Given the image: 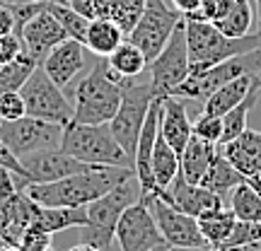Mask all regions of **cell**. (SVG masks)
<instances>
[{
	"mask_svg": "<svg viewBox=\"0 0 261 251\" xmlns=\"http://www.w3.org/2000/svg\"><path fill=\"white\" fill-rule=\"evenodd\" d=\"M22 99H24V109L27 116L34 119H44V121L58 123V126H68L73 121V102L65 97V90H61L46 70L37 65L34 73L27 77V82L22 85Z\"/></svg>",
	"mask_w": 261,
	"mask_h": 251,
	"instance_id": "cell-8",
	"label": "cell"
},
{
	"mask_svg": "<svg viewBox=\"0 0 261 251\" xmlns=\"http://www.w3.org/2000/svg\"><path fill=\"white\" fill-rule=\"evenodd\" d=\"M247 184H249V186H252L254 191H256V193L261 196V172H256L254 177H249V179H247Z\"/></svg>",
	"mask_w": 261,
	"mask_h": 251,
	"instance_id": "cell-43",
	"label": "cell"
},
{
	"mask_svg": "<svg viewBox=\"0 0 261 251\" xmlns=\"http://www.w3.org/2000/svg\"><path fill=\"white\" fill-rule=\"evenodd\" d=\"M140 198L138 179L133 177L123 181L121 186H116L109 193L99 196L87 208V225L80 227V242L97 246L99 251H109L112 242L116 239V225L121 220L123 210L133 205Z\"/></svg>",
	"mask_w": 261,
	"mask_h": 251,
	"instance_id": "cell-5",
	"label": "cell"
},
{
	"mask_svg": "<svg viewBox=\"0 0 261 251\" xmlns=\"http://www.w3.org/2000/svg\"><path fill=\"white\" fill-rule=\"evenodd\" d=\"M48 10L56 15V19L61 22V27L65 29L68 39H75L85 44V37H87V27H90V19L80 15L77 10H73L70 5H61V3H48Z\"/></svg>",
	"mask_w": 261,
	"mask_h": 251,
	"instance_id": "cell-32",
	"label": "cell"
},
{
	"mask_svg": "<svg viewBox=\"0 0 261 251\" xmlns=\"http://www.w3.org/2000/svg\"><path fill=\"white\" fill-rule=\"evenodd\" d=\"M230 210L234 213L237 220L261 222V196L244 181L237 188H232V193H230Z\"/></svg>",
	"mask_w": 261,
	"mask_h": 251,
	"instance_id": "cell-30",
	"label": "cell"
},
{
	"mask_svg": "<svg viewBox=\"0 0 261 251\" xmlns=\"http://www.w3.org/2000/svg\"><path fill=\"white\" fill-rule=\"evenodd\" d=\"M201 3L203 0H172V8L177 10L181 17H189V15H194L196 10L201 8Z\"/></svg>",
	"mask_w": 261,
	"mask_h": 251,
	"instance_id": "cell-40",
	"label": "cell"
},
{
	"mask_svg": "<svg viewBox=\"0 0 261 251\" xmlns=\"http://www.w3.org/2000/svg\"><path fill=\"white\" fill-rule=\"evenodd\" d=\"M22 167H24V177L17 181L19 188L29 186V184H48V181H58L70 174H80V172H90V169L99 167V164H87L75 159L73 155L63 152L61 148L41 150V152H32L19 157Z\"/></svg>",
	"mask_w": 261,
	"mask_h": 251,
	"instance_id": "cell-12",
	"label": "cell"
},
{
	"mask_svg": "<svg viewBox=\"0 0 261 251\" xmlns=\"http://www.w3.org/2000/svg\"><path fill=\"white\" fill-rule=\"evenodd\" d=\"M254 82H256V87H259V92H261V75L259 77H254Z\"/></svg>",
	"mask_w": 261,
	"mask_h": 251,
	"instance_id": "cell-47",
	"label": "cell"
},
{
	"mask_svg": "<svg viewBox=\"0 0 261 251\" xmlns=\"http://www.w3.org/2000/svg\"><path fill=\"white\" fill-rule=\"evenodd\" d=\"M68 251H99V249H97V246H90V244H83V242H80V244H75V246H70Z\"/></svg>",
	"mask_w": 261,
	"mask_h": 251,
	"instance_id": "cell-44",
	"label": "cell"
},
{
	"mask_svg": "<svg viewBox=\"0 0 261 251\" xmlns=\"http://www.w3.org/2000/svg\"><path fill=\"white\" fill-rule=\"evenodd\" d=\"M150 85L158 97H167L177 85L189 77V46H187V24L184 19L172 32L169 41L158 56L148 63Z\"/></svg>",
	"mask_w": 261,
	"mask_h": 251,
	"instance_id": "cell-11",
	"label": "cell"
},
{
	"mask_svg": "<svg viewBox=\"0 0 261 251\" xmlns=\"http://www.w3.org/2000/svg\"><path fill=\"white\" fill-rule=\"evenodd\" d=\"M150 208V213L158 222V230L167 246H201L203 237L198 232V222L194 215H187L177 210L174 205H169L162 196L152 193L148 198H140Z\"/></svg>",
	"mask_w": 261,
	"mask_h": 251,
	"instance_id": "cell-13",
	"label": "cell"
},
{
	"mask_svg": "<svg viewBox=\"0 0 261 251\" xmlns=\"http://www.w3.org/2000/svg\"><path fill=\"white\" fill-rule=\"evenodd\" d=\"M259 244H261V242H259Z\"/></svg>",
	"mask_w": 261,
	"mask_h": 251,
	"instance_id": "cell-52",
	"label": "cell"
},
{
	"mask_svg": "<svg viewBox=\"0 0 261 251\" xmlns=\"http://www.w3.org/2000/svg\"><path fill=\"white\" fill-rule=\"evenodd\" d=\"M187 24V46H189V75L201 73L211 65H218L232 56L247 53L261 46V32L247 37H225L213 22L184 17Z\"/></svg>",
	"mask_w": 261,
	"mask_h": 251,
	"instance_id": "cell-3",
	"label": "cell"
},
{
	"mask_svg": "<svg viewBox=\"0 0 261 251\" xmlns=\"http://www.w3.org/2000/svg\"><path fill=\"white\" fill-rule=\"evenodd\" d=\"M123 80L114 73L107 58H97L73 92V121L75 123H109L121 104Z\"/></svg>",
	"mask_w": 261,
	"mask_h": 251,
	"instance_id": "cell-2",
	"label": "cell"
},
{
	"mask_svg": "<svg viewBox=\"0 0 261 251\" xmlns=\"http://www.w3.org/2000/svg\"><path fill=\"white\" fill-rule=\"evenodd\" d=\"M0 167L12 172V174H15V181H19V179L24 177V167H22L19 157L8 148V145H5V143H3V140H0Z\"/></svg>",
	"mask_w": 261,
	"mask_h": 251,
	"instance_id": "cell-39",
	"label": "cell"
},
{
	"mask_svg": "<svg viewBox=\"0 0 261 251\" xmlns=\"http://www.w3.org/2000/svg\"><path fill=\"white\" fill-rule=\"evenodd\" d=\"M196 222H198V232L203 237V242L215 246V249H220L227 242V237L232 234L237 217H234L232 210H227L225 205H220V208L201 213L196 217Z\"/></svg>",
	"mask_w": 261,
	"mask_h": 251,
	"instance_id": "cell-23",
	"label": "cell"
},
{
	"mask_svg": "<svg viewBox=\"0 0 261 251\" xmlns=\"http://www.w3.org/2000/svg\"><path fill=\"white\" fill-rule=\"evenodd\" d=\"M27 116V109H24V99L19 92H5L0 94V119L5 121H15V119H22Z\"/></svg>",
	"mask_w": 261,
	"mask_h": 251,
	"instance_id": "cell-36",
	"label": "cell"
},
{
	"mask_svg": "<svg viewBox=\"0 0 261 251\" xmlns=\"http://www.w3.org/2000/svg\"><path fill=\"white\" fill-rule=\"evenodd\" d=\"M19 39H22L24 53H27L29 58H34L37 65H41L44 58H46L61 41L68 39V34H65V29L61 27V22L56 19V15H54L46 5L41 12H37V15L22 27Z\"/></svg>",
	"mask_w": 261,
	"mask_h": 251,
	"instance_id": "cell-15",
	"label": "cell"
},
{
	"mask_svg": "<svg viewBox=\"0 0 261 251\" xmlns=\"http://www.w3.org/2000/svg\"><path fill=\"white\" fill-rule=\"evenodd\" d=\"M41 251H56V249H51V246H46V249H41Z\"/></svg>",
	"mask_w": 261,
	"mask_h": 251,
	"instance_id": "cell-49",
	"label": "cell"
},
{
	"mask_svg": "<svg viewBox=\"0 0 261 251\" xmlns=\"http://www.w3.org/2000/svg\"><path fill=\"white\" fill-rule=\"evenodd\" d=\"M252 22H254L252 0H230L227 12L215 22V27L220 29L225 37L237 39L252 34Z\"/></svg>",
	"mask_w": 261,
	"mask_h": 251,
	"instance_id": "cell-28",
	"label": "cell"
},
{
	"mask_svg": "<svg viewBox=\"0 0 261 251\" xmlns=\"http://www.w3.org/2000/svg\"><path fill=\"white\" fill-rule=\"evenodd\" d=\"M133 177V167H94L48 184H29L22 191L44 208H85Z\"/></svg>",
	"mask_w": 261,
	"mask_h": 251,
	"instance_id": "cell-1",
	"label": "cell"
},
{
	"mask_svg": "<svg viewBox=\"0 0 261 251\" xmlns=\"http://www.w3.org/2000/svg\"><path fill=\"white\" fill-rule=\"evenodd\" d=\"M0 244H3V242H0Z\"/></svg>",
	"mask_w": 261,
	"mask_h": 251,
	"instance_id": "cell-51",
	"label": "cell"
},
{
	"mask_svg": "<svg viewBox=\"0 0 261 251\" xmlns=\"http://www.w3.org/2000/svg\"><path fill=\"white\" fill-rule=\"evenodd\" d=\"M3 3H10V5H24V3H61V5H70V0H3Z\"/></svg>",
	"mask_w": 261,
	"mask_h": 251,
	"instance_id": "cell-42",
	"label": "cell"
},
{
	"mask_svg": "<svg viewBox=\"0 0 261 251\" xmlns=\"http://www.w3.org/2000/svg\"><path fill=\"white\" fill-rule=\"evenodd\" d=\"M0 251H24V249H22V246H8V244H3Z\"/></svg>",
	"mask_w": 261,
	"mask_h": 251,
	"instance_id": "cell-45",
	"label": "cell"
},
{
	"mask_svg": "<svg viewBox=\"0 0 261 251\" xmlns=\"http://www.w3.org/2000/svg\"><path fill=\"white\" fill-rule=\"evenodd\" d=\"M160 196L169 205H174L177 210H181V213H187V215H194V217H198L205 210H213V208L223 205V198L218 193L208 191L201 184H189L181 174H177V179L169 184L167 191H162Z\"/></svg>",
	"mask_w": 261,
	"mask_h": 251,
	"instance_id": "cell-17",
	"label": "cell"
},
{
	"mask_svg": "<svg viewBox=\"0 0 261 251\" xmlns=\"http://www.w3.org/2000/svg\"><path fill=\"white\" fill-rule=\"evenodd\" d=\"M167 251H223V249H215L211 244H201V246H169Z\"/></svg>",
	"mask_w": 261,
	"mask_h": 251,
	"instance_id": "cell-41",
	"label": "cell"
},
{
	"mask_svg": "<svg viewBox=\"0 0 261 251\" xmlns=\"http://www.w3.org/2000/svg\"><path fill=\"white\" fill-rule=\"evenodd\" d=\"M215 155H218V145L191 135L187 148L181 150V155H179V174L187 179L189 184H201V179L205 177L208 167L213 164Z\"/></svg>",
	"mask_w": 261,
	"mask_h": 251,
	"instance_id": "cell-20",
	"label": "cell"
},
{
	"mask_svg": "<svg viewBox=\"0 0 261 251\" xmlns=\"http://www.w3.org/2000/svg\"><path fill=\"white\" fill-rule=\"evenodd\" d=\"M158 94L152 90L150 82H126L123 85V94H121V104L116 109V116L109 121L114 138L119 140V145L123 148V152L133 157L136 155V145H138V135L140 128L145 123L148 109L152 99Z\"/></svg>",
	"mask_w": 261,
	"mask_h": 251,
	"instance_id": "cell-7",
	"label": "cell"
},
{
	"mask_svg": "<svg viewBox=\"0 0 261 251\" xmlns=\"http://www.w3.org/2000/svg\"><path fill=\"white\" fill-rule=\"evenodd\" d=\"M227 5H230V0H203L201 8L196 10L194 15H189V17L191 19H205V22H213L215 24V22L227 12Z\"/></svg>",
	"mask_w": 261,
	"mask_h": 251,
	"instance_id": "cell-37",
	"label": "cell"
},
{
	"mask_svg": "<svg viewBox=\"0 0 261 251\" xmlns=\"http://www.w3.org/2000/svg\"><path fill=\"white\" fill-rule=\"evenodd\" d=\"M107 63H109V68H112L119 77L133 80V77H138V75L148 68V58H145V53H143L133 41L123 39L112 56H107Z\"/></svg>",
	"mask_w": 261,
	"mask_h": 251,
	"instance_id": "cell-27",
	"label": "cell"
},
{
	"mask_svg": "<svg viewBox=\"0 0 261 251\" xmlns=\"http://www.w3.org/2000/svg\"><path fill=\"white\" fill-rule=\"evenodd\" d=\"M181 19L184 17L174 8H169L165 0H145L143 15H140V19L136 22V27L130 29V34L126 39L133 41L145 53L150 63L165 48V44L169 41L172 32L177 29Z\"/></svg>",
	"mask_w": 261,
	"mask_h": 251,
	"instance_id": "cell-9",
	"label": "cell"
},
{
	"mask_svg": "<svg viewBox=\"0 0 261 251\" xmlns=\"http://www.w3.org/2000/svg\"><path fill=\"white\" fill-rule=\"evenodd\" d=\"M256 99H259V87H256V82H254L252 92L247 94L242 102L237 104V106H232V109L223 116V138H220V145L234 140L244 128H247V119H249L252 109L256 106Z\"/></svg>",
	"mask_w": 261,
	"mask_h": 251,
	"instance_id": "cell-29",
	"label": "cell"
},
{
	"mask_svg": "<svg viewBox=\"0 0 261 251\" xmlns=\"http://www.w3.org/2000/svg\"><path fill=\"white\" fill-rule=\"evenodd\" d=\"M34 58H29L27 53H19L15 61L0 65V94L5 92H19L22 85L27 82V77L34 73Z\"/></svg>",
	"mask_w": 261,
	"mask_h": 251,
	"instance_id": "cell-31",
	"label": "cell"
},
{
	"mask_svg": "<svg viewBox=\"0 0 261 251\" xmlns=\"http://www.w3.org/2000/svg\"><path fill=\"white\" fill-rule=\"evenodd\" d=\"M19 53H24L19 34H15V32H12V34H3V37H0V65L15 61Z\"/></svg>",
	"mask_w": 261,
	"mask_h": 251,
	"instance_id": "cell-38",
	"label": "cell"
},
{
	"mask_svg": "<svg viewBox=\"0 0 261 251\" xmlns=\"http://www.w3.org/2000/svg\"><path fill=\"white\" fill-rule=\"evenodd\" d=\"M143 10H145V0H109L107 17L114 19L123 29V34L128 37L130 29L136 27V22L143 15Z\"/></svg>",
	"mask_w": 261,
	"mask_h": 251,
	"instance_id": "cell-33",
	"label": "cell"
},
{
	"mask_svg": "<svg viewBox=\"0 0 261 251\" xmlns=\"http://www.w3.org/2000/svg\"><path fill=\"white\" fill-rule=\"evenodd\" d=\"M160 133L169 143V148L177 155L187 148V143L194 135V123L189 121L187 114V99L167 94L162 97V114H160Z\"/></svg>",
	"mask_w": 261,
	"mask_h": 251,
	"instance_id": "cell-18",
	"label": "cell"
},
{
	"mask_svg": "<svg viewBox=\"0 0 261 251\" xmlns=\"http://www.w3.org/2000/svg\"><path fill=\"white\" fill-rule=\"evenodd\" d=\"M126 34L123 29L109 17H94L90 19V27H87V37H85V46L92 53L94 58H107L112 56L116 46L121 44Z\"/></svg>",
	"mask_w": 261,
	"mask_h": 251,
	"instance_id": "cell-22",
	"label": "cell"
},
{
	"mask_svg": "<svg viewBox=\"0 0 261 251\" xmlns=\"http://www.w3.org/2000/svg\"><path fill=\"white\" fill-rule=\"evenodd\" d=\"M194 135L201 140H208L213 145H220V138H223V116L201 111V116L194 121Z\"/></svg>",
	"mask_w": 261,
	"mask_h": 251,
	"instance_id": "cell-35",
	"label": "cell"
},
{
	"mask_svg": "<svg viewBox=\"0 0 261 251\" xmlns=\"http://www.w3.org/2000/svg\"><path fill=\"white\" fill-rule=\"evenodd\" d=\"M244 181H247V179H244L242 174L227 162V157H225L223 152L218 150L213 164L208 167L205 177L201 179V186H205L208 191H213V193H218L223 198V196L232 193V188H237L240 184H244Z\"/></svg>",
	"mask_w": 261,
	"mask_h": 251,
	"instance_id": "cell-25",
	"label": "cell"
},
{
	"mask_svg": "<svg viewBox=\"0 0 261 251\" xmlns=\"http://www.w3.org/2000/svg\"><path fill=\"white\" fill-rule=\"evenodd\" d=\"M252 87H254V75H240V77H234V80L223 85L220 90H215V92L205 99L203 111L215 114V116H225L232 106H237L247 94L252 92Z\"/></svg>",
	"mask_w": 261,
	"mask_h": 251,
	"instance_id": "cell-24",
	"label": "cell"
},
{
	"mask_svg": "<svg viewBox=\"0 0 261 251\" xmlns=\"http://www.w3.org/2000/svg\"><path fill=\"white\" fill-rule=\"evenodd\" d=\"M256 5H259V17H261V0H256ZM259 32H261V24H259Z\"/></svg>",
	"mask_w": 261,
	"mask_h": 251,
	"instance_id": "cell-48",
	"label": "cell"
},
{
	"mask_svg": "<svg viewBox=\"0 0 261 251\" xmlns=\"http://www.w3.org/2000/svg\"><path fill=\"white\" fill-rule=\"evenodd\" d=\"M87 53H90V51H87L85 44L75 41V39H65V41H61V44L44 58L41 68L46 70V75L61 90H68V87L73 85L75 77L90 65Z\"/></svg>",
	"mask_w": 261,
	"mask_h": 251,
	"instance_id": "cell-16",
	"label": "cell"
},
{
	"mask_svg": "<svg viewBox=\"0 0 261 251\" xmlns=\"http://www.w3.org/2000/svg\"><path fill=\"white\" fill-rule=\"evenodd\" d=\"M61 138H63V126L44 121V119H34V116H22L15 121L0 119V140L17 157L61 148Z\"/></svg>",
	"mask_w": 261,
	"mask_h": 251,
	"instance_id": "cell-10",
	"label": "cell"
},
{
	"mask_svg": "<svg viewBox=\"0 0 261 251\" xmlns=\"http://www.w3.org/2000/svg\"><path fill=\"white\" fill-rule=\"evenodd\" d=\"M227 162L232 164L244 179L254 177L261 172V130L256 128H244L240 135L225 145H218Z\"/></svg>",
	"mask_w": 261,
	"mask_h": 251,
	"instance_id": "cell-19",
	"label": "cell"
},
{
	"mask_svg": "<svg viewBox=\"0 0 261 251\" xmlns=\"http://www.w3.org/2000/svg\"><path fill=\"white\" fill-rule=\"evenodd\" d=\"M61 150L73 155L80 162L99 164V167H133L119 140L114 138L109 123H75L63 126Z\"/></svg>",
	"mask_w": 261,
	"mask_h": 251,
	"instance_id": "cell-4",
	"label": "cell"
},
{
	"mask_svg": "<svg viewBox=\"0 0 261 251\" xmlns=\"http://www.w3.org/2000/svg\"><path fill=\"white\" fill-rule=\"evenodd\" d=\"M177 174H179V155L169 148V143L162 138V133H158L155 148H152V177H155L158 196L162 191H167L169 184L177 179Z\"/></svg>",
	"mask_w": 261,
	"mask_h": 251,
	"instance_id": "cell-26",
	"label": "cell"
},
{
	"mask_svg": "<svg viewBox=\"0 0 261 251\" xmlns=\"http://www.w3.org/2000/svg\"><path fill=\"white\" fill-rule=\"evenodd\" d=\"M261 242V222H244V220H237L232 234L227 237V242L220 246L223 251H242L252 244Z\"/></svg>",
	"mask_w": 261,
	"mask_h": 251,
	"instance_id": "cell-34",
	"label": "cell"
},
{
	"mask_svg": "<svg viewBox=\"0 0 261 251\" xmlns=\"http://www.w3.org/2000/svg\"><path fill=\"white\" fill-rule=\"evenodd\" d=\"M0 246H3V244H0Z\"/></svg>",
	"mask_w": 261,
	"mask_h": 251,
	"instance_id": "cell-50",
	"label": "cell"
},
{
	"mask_svg": "<svg viewBox=\"0 0 261 251\" xmlns=\"http://www.w3.org/2000/svg\"><path fill=\"white\" fill-rule=\"evenodd\" d=\"M240 75H254V77L261 75V46L252 48L247 53H240V56L227 58V61L218 65H211V68H205L201 73H191L169 94L203 104L215 90H220L223 85H227L230 80L240 77Z\"/></svg>",
	"mask_w": 261,
	"mask_h": 251,
	"instance_id": "cell-6",
	"label": "cell"
},
{
	"mask_svg": "<svg viewBox=\"0 0 261 251\" xmlns=\"http://www.w3.org/2000/svg\"><path fill=\"white\" fill-rule=\"evenodd\" d=\"M116 242L121 251H152L155 246L165 244L150 208L140 198L123 210L116 225Z\"/></svg>",
	"mask_w": 261,
	"mask_h": 251,
	"instance_id": "cell-14",
	"label": "cell"
},
{
	"mask_svg": "<svg viewBox=\"0 0 261 251\" xmlns=\"http://www.w3.org/2000/svg\"><path fill=\"white\" fill-rule=\"evenodd\" d=\"M167 249H169L167 244H160V246H155V249H152V251H167Z\"/></svg>",
	"mask_w": 261,
	"mask_h": 251,
	"instance_id": "cell-46",
	"label": "cell"
},
{
	"mask_svg": "<svg viewBox=\"0 0 261 251\" xmlns=\"http://www.w3.org/2000/svg\"><path fill=\"white\" fill-rule=\"evenodd\" d=\"M85 225H87V208H44V205H39L29 232H46L54 237L56 232H65L73 227L80 230Z\"/></svg>",
	"mask_w": 261,
	"mask_h": 251,
	"instance_id": "cell-21",
	"label": "cell"
}]
</instances>
